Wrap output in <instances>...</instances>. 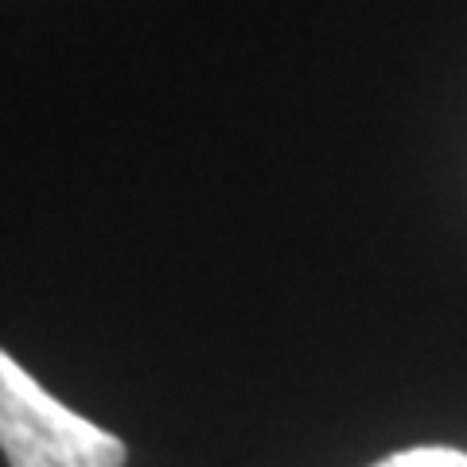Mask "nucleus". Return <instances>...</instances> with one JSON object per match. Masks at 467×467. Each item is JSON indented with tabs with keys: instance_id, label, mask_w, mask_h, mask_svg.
I'll list each match as a JSON object with an SVG mask.
<instances>
[{
	"instance_id": "obj_1",
	"label": "nucleus",
	"mask_w": 467,
	"mask_h": 467,
	"mask_svg": "<svg viewBox=\"0 0 467 467\" xmlns=\"http://www.w3.org/2000/svg\"><path fill=\"white\" fill-rule=\"evenodd\" d=\"M0 448L12 467H125V444L0 350Z\"/></svg>"
},
{
	"instance_id": "obj_2",
	"label": "nucleus",
	"mask_w": 467,
	"mask_h": 467,
	"mask_svg": "<svg viewBox=\"0 0 467 467\" xmlns=\"http://www.w3.org/2000/svg\"><path fill=\"white\" fill-rule=\"evenodd\" d=\"M374 467H467V451L456 448H409Z\"/></svg>"
}]
</instances>
